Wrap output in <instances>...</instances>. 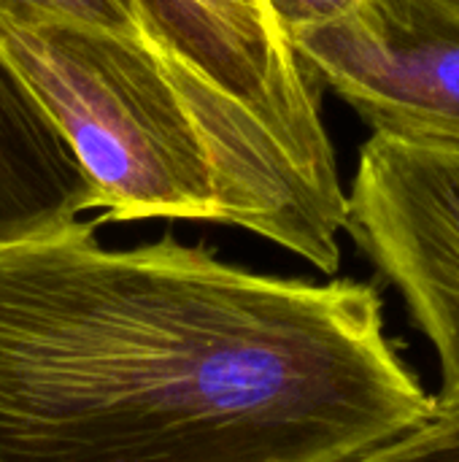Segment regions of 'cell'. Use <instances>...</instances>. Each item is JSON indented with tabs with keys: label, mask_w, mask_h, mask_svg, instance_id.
<instances>
[{
	"label": "cell",
	"mask_w": 459,
	"mask_h": 462,
	"mask_svg": "<svg viewBox=\"0 0 459 462\" xmlns=\"http://www.w3.org/2000/svg\"><path fill=\"white\" fill-rule=\"evenodd\" d=\"M97 225L0 249V462H344L433 411L373 284Z\"/></svg>",
	"instance_id": "6da1fadb"
},
{
	"label": "cell",
	"mask_w": 459,
	"mask_h": 462,
	"mask_svg": "<svg viewBox=\"0 0 459 462\" xmlns=\"http://www.w3.org/2000/svg\"><path fill=\"white\" fill-rule=\"evenodd\" d=\"M0 49L73 149L97 222L189 219L341 265L346 192L262 114L143 35L0 19Z\"/></svg>",
	"instance_id": "7a4b0ae2"
},
{
	"label": "cell",
	"mask_w": 459,
	"mask_h": 462,
	"mask_svg": "<svg viewBox=\"0 0 459 462\" xmlns=\"http://www.w3.org/2000/svg\"><path fill=\"white\" fill-rule=\"evenodd\" d=\"M344 230L430 341L441 368L436 401L459 398V141L373 133L346 192Z\"/></svg>",
	"instance_id": "3957f363"
},
{
	"label": "cell",
	"mask_w": 459,
	"mask_h": 462,
	"mask_svg": "<svg viewBox=\"0 0 459 462\" xmlns=\"http://www.w3.org/2000/svg\"><path fill=\"white\" fill-rule=\"evenodd\" d=\"M287 41L373 133L459 141V14L430 0H365L352 16L287 30Z\"/></svg>",
	"instance_id": "277c9868"
},
{
	"label": "cell",
	"mask_w": 459,
	"mask_h": 462,
	"mask_svg": "<svg viewBox=\"0 0 459 462\" xmlns=\"http://www.w3.org/2000/svg\"><path fill=\"white\" fill-rule=\"evenodd\" d=\"M146 38L262 114L300 149L335 160L319 84L265 0H135Z\"/></svg>",
	"instance_id": "5b68a950"
},
{
	"label": "cell",
	"mask_w": 459,
	"mask_h": 462,
	"mask_svg": "<svg viewBox=\"0 0 459 462\" xmlns=\"http://www.w3.org/2000/svg\"><path fill=\"white\" fill-rule=\"evenodd\" d=\"M95 189L54 119L0 49V249L57 233Z\"/></svg>",
	"instance_id": "8992f818"
},
{
	"label": "cell",
	"mask_w": 459,
	"mask_h": 462,
	"mask_svg": "<svg viewBox=\"0 0 459 462\" xmlns=\"http://www.w3.org/2000/svg\"><path fill=\"white\" fill-rule=\"evenodd\" d=\"M0 19L19 24H84L146 38L135 0H0Z\"/></svg>",
	"instance_id": "52a82bcc"
},
{
	"label": "cell",
	"mask_w": 459,
	"mask_h": 462,
	"mask_svg": "<svg viewBox=\"0 0 459 462\" xmlns=\"http://www.w3.org/2000/svg\"><path fill=\"white\" fill-rule=\"evenodd\" d=\"M344 462H459V398L436 401L425 420Z\"/></svg>",
	"instance_id": "ba28073f"
},
{
	"label": "cell",
	"mask_w": 459,
	"mask_h": 462,
	"mask_svg": "<svg viewBox=\"0 0 459 462\" xmlns=\"http://www.w3.org/2000/svg\"><path fill=\"white\" fill-rule=\"evenodd\" d=\"M265 3L287 35V30L295 27H311V24H325L352 16L354 11L363 8L365 0H265Z\"/></svg>",
	"instance_id": "9c48e42d"
},
{
	"label": "cell",
	"mask_w": 459,
	"mask_h": 462,
	"mask_svg": "<svg viewBox=\"0 0 459 462\" xmlns=\"http://www.w3.org/2000/svg\"><path fill=\"white\" fill-rule=\"evenodd\" d=\"M430 3H436V5H441V8H446L452 14H459V0H430Z\"/></svg>",
	"instance_id": "30bf717a"
}]
</instances>
